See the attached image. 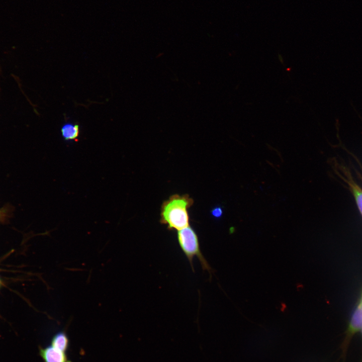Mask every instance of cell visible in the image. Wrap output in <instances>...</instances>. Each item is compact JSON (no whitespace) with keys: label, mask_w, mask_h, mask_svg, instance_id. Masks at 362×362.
I'll return each mask as SVG.
<instances>
[{"label":"cell","mask_w":362,"mask_h":362,"mask_svg":"<svg viewBox=\"0 0 362 362\" xmlns=\"http://www.w3.org/2000/svg\"><path fill=\"white\" fill-rule=\"evenodd\" d=\"M3 213H4L1 210H0V217Z\"/></svg>","instance_id":"obj_9"},{"label":"cell","mask_w":362,"mask_h":362,"mask_svg":"<svg viewBox=\"0 0 362 362\" xmlns=\"http://www.w3.org/2000/svg\"><path fill=\"white\" fill-rule=\"evenodd\" d=\"M51 345L54 347L66 352L69 346V339L64 331H59L52 338Z\"/></svg>","instance_id":"obj_7"},{"label":"cell","mask_w":362,"mask_h":362,"mask_svg":"<svg viewBox=\"0 0 362 362\" xmlns=\"http://www.w3.org/2000/svg\"><path fill=\"white\" fill-rule=\"evenodd\" d=\"M358 174H359V173H358ZM359 176H360L361 179L362 180V176H361L360 174H359Z\"/></svg>","instance_id":"obj_10"},{"label":"cell","mask_w":362,"mask_h":362,"mask_svg":"<svg viewBox=\"0 0 362 362\" xmlns=\"http://www.w3.org/2000/svg\"><path fill=\"white\" fill-rule=\"evenodd\" d=\"M177 240L193 270V260L194 257L196 256L200 260L203 269L207 270L210 273L211 272L210 265L201 251L198 236L191 227L189 226L179 230L177 232Z\"/></svg>","instance_id":"obj_2"},{"label":"cell","mask_w":362,"mask_h":362,"mask_svg":"<svg viewBox=\"0 0 362 362\" xmlns=\"http://www.w3.org/2000/svg\"><path fill=\"white\" fill-rule=\"evenodd\" d=\"M341 172L340 176L347 184L353 194L358 210L362 215V189L353 180L349 169L342 164L339 167Z\"/></svg>","instance_id":"obj_4"},{"label":"cell","mask_w":362,"mask_h":362,"mask_svg":"<svg viewBox=\"0 0 362 362\" xmlns=\"http://www.w3.org/2000/svg\"><path fill=\"white\" fill-rule=\"evenodd\" d=\"M211 214L213 217L216 219L220 218L223 214L222 208L220 206H216L212 209Z\"/></svg>","instance_id":"obj_8"},{"label":"cell","mask_w":362,"mask_h":362,"mask_svg":"<svg viewBox=\"0 0 362 362\" xmlns=\"http://www.w3.org/2000/svg\"><path fill=\"white\" fill-rule=\"evenodd\" d=\"M193 200L188 195L174 194L165 201L161 207L160 223L167 229L180 230L189 226L188 209Z\"/></svg>","instance_id":"obj_1"},{"label":"cell","mask_w":362,"mask_h":362,"mask_svg":"<svg viewBox=\"0 0 362 362\" xmlns=\"http://www.w3.org/2000/svg\"><path fill=\"white\" fill-rule=\"evenodd\" d=\"M361 362H362V360H361Z\"/></svg>","instance_id":"obj_11"},{"label":"cell","mask_w":362,"mask_h":362,"mask_svg":"<svg viewBox=\"0 0 362 362\" xmlns=\"http://www.w3.org/2000/svg\"><path fill=\"white\" fill-rule=\"evenodd\" d=\"M39 354L44 362H70L65 352L50 345L45 347H39Z\"/></svg>","instance_id":"obj_5"},{"label":"cell","mask_w":362,"mask_h":362,"mask_svg":"<svg viewBox=\"0 0 362 362\" xmlns=\"http://www.w3.org/2000/svg\"><path fill=\"white\" fill-rule=\"evenodd\" d=\"M362 328V296L361 300L353 314L346 331V336L343 342V350L345 351L353 336L361 330Z\"/></svg>","instance_id":"obj_3"},{"label":"cell","mask_w":362,"mask_h":362,"mask_svg":"<svg viewBox=\"0 0 362 362\" xmlns=\"http://www.w3.org/2000/svg\"><path fill=\"white\" fill-rule=\"evenodd\" d=\"M61 133L65 141H76L79 135V127L77 124L67 123L61 128Z\"/></svg>","instance_id":"obj_6"}]
</instances>
